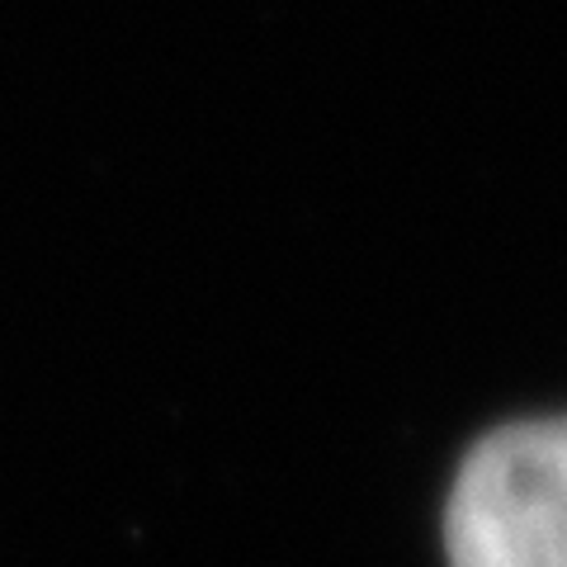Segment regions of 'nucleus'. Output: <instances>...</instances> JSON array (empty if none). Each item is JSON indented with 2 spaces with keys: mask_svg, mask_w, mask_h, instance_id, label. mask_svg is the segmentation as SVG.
<instances>
[{
  "mask_svg": "<svg viewBox=\"0 0 567 567\" xmlns=\"http://www.w3.org/2000/svg\"><path fill=\"white\" fill-rule=\"evenodd\" d=\"M454 567H567V416L502 425L450 496Z\"/></svg>",
  "mask_w": 567,
  "mask_h": 567,
  "instance_id": "1",
  "label": "nucleus"
}]
</instances>
